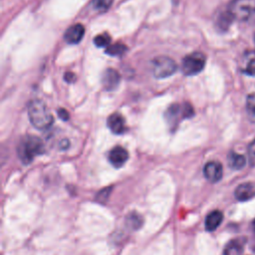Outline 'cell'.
Listing matches in <instances>:
<instances>
[{
    "label": "cell",
    "mask_w": 255,
    "mask_h": 255,
    "mask_svg": "<svg viewBox=\"0 0 255 255\" xmlns=\"http://www.w3.org/2000/svg\"><path fill=\"white\" fill-rule=\"evenodd\" d=\"M28 117L33 127L38 129L49 128L54 121L52 114L41 100H34L29 104Z\"/></svg>",
    "instance_id": "obj_1"
},
{
    "label": "cell",
    "mask_w": 255,
    "mask_h": 255,
    "mask_svg": "<svg viewBox=\"0 0 255 255\" xmlns=\"http://www.w3.org/2000/svg\"><path fill=\"white\" fill-rule=\"evenodd\" d=\"M227 11L235 20L255 24V0H232Z\"/></svg>",
    "instance_id": "obj_2"
},
{
    "label": "cell",
    "mask_w": 255,
    "mask_h": 255,
    "mask_svg": "<svg viewBox=\"0 0 255 255\" xmlns=\"http://www.w3.org/2000/svg\"><path fill=\"white\" fill-rule=\"evenodd\" d=\"M44 144L36 135H25L19 142L17 152L21 161L25 164L30 163L36 155L43 153Z\"/></svg>",
    "instance_id": "obj_3"
},
{
    "label": "cell",
    "mask_w": 255,
    "mask_h": 255,
    "mask_svg": "<svg viewBox=\"0 0 255 255\" xmlns=\"http://www.w3.org/2000/svg\"><path fill=\"white\" fill-rule=\"evenodd\" d=\"M194 114L193 108L190 104L184 103L182 105L173 104L169 106L165 112L166 123L170 128H175L181 119L190 118Z\"/></svg>",
    "instance_id": "obj_4"
},
{
    "label": "cell",
    "mask_w": 255,
    "mask_h": 255,
    "mask_svg": "<svg viewBox=\"0 0 255 255\" xmlns=\"http://www.w3.org/2000/svg\"><path fill=\"white\" fill-rule=\"evenodd\" d=\"M206 57L201 52H193L186 55L181 64L182 72L186 76H193L201 72L205 66Z\"/></svg>",
    "instance_id": "obj_5"
},
{
    "label": "cell",
    "mask_w": 255,
    "mask_h": 255,
    "mask_svg": "<svg viewBox=\"0 0 255 255\" xmlns=\"http://www.w3.org/2000/svg\"><path fill=\"white\" fill-rule=\"evenodd\" d=\"M177 69L175 62L166 56H158L151 62V71L155 78L163 79L171 76Z\"/></svg>",
    "instance_id": "obj_6"
},
{
    "label": "cell",
    "mask_w": 255,
    "mask_h": 255,
    "mask_svg": "<svg viewBox=\"0 0 255 255\" xmlns=\"http://www.w3.org/2000/svg\"><path fill=\"white\" fill-rule=\"evenodd\" d=\"M203 174L205 178L210 182H217L223 175V168L218 161H209L204 165Z\"/></svg>",
    "instance_id": "obj_7"
},
{
    "label": "cell",
    "mask_w": 255,
    "mask_h": 255,
    "mask_svg": "<svg viewBox=\"0 0 255 255\" xmlns=\"http://www.w3.org/2000/svg\"><path fill=\"white\" fill-rule=\"evenodd\" d=\"M121 81V76L118 73L117 70L112 69V68H108L103 76H102V84L105 90L107 91H113L115 90Z\"/></svg>",
    "instance_id": "obj_8"
},
{
    "label": "cell",
    "mask_w": 255,
    "mask_h": 255,
    "mask_svg": "<svg viewBox=\"0 0 255 255\" xmlns=\"http://www.w3.org/2000/svg\"><path fill=\"white\" fill-rule=\"evenodd\" d=\"M85 28L82 24H74L70 26L64 34V39L69 44H78L84 37Z\"/></svg>",
    "instance_id": "obj_9"
},
{
    "label": "cell",
    "mask_w": 255,
    "mask_h": 255,
    "mask_svg": "<svg viewBox=\"0 0 255 255\" xmlns=\"http://www.w3.org/2000/svg\"><path fill=\"white\" fill-rule=\"evenodd\" d=\"M234 195L239 201H247L255 197V184L252 182L239 184L234 191Z\"/></svg>",
    "instance_id": "obj_10"
},
{
    "label": "cell",
    "mask_w": 255,
    "mask_h": 255,
    "mask_svg": "<svg viewBox=\"0 0 255 255\" xmlns=\"http://www.w3.org/2000/svg\"><path fill=\"white\" fill-rule=\"evenodd\" d=\"M128 158V152L123 146H115L109 153V160L115 167H121Z\"/></svg>",
    "instance_id": "obj_11"
},
{
    "label": "cell",
    "mask_w": 255,
    "mask_h": 255,
    "mask_svg": "<svg viewBox=\"0 0 255 255\" xmlns=\"http://www.w3.org/2000/svg\"><path fill=\"white\" fill-rule=\"evenodd\" d=\"M109 128L114 132V133H122L126 129V123L125 119L123 118L122 115L120 114H112L107 121Z\"/></svg>",
    "instance_id": "obj_12"
},
{
    "label": "cell",
    "mask_w": 255,
    "mask_h": 255,
    "mask_svg": "<svg viewBox=\"0 0 255 255\" xmlns=\"http://www.w3.org/2000/svg\"><path fill=\"white\" fill-rule=\"evenodd\" d=\"M223 214L219 210H213L207 214L205 218V229L207 231H214L222 222Z\"/></svg>",
    "instance_id": "obj_13"
},
{
    "label": "cell",
    "mask_w": 255,
    "mask_h": 255,
    "mask_svg": "<svg viewBox=\"0 0 255 255\" xmlns=\"http://www.w3.org/2000/svg\"><path fill=\"white\" fill-rule=\"evenodd\" d=\"M245 239L244 238H236L227 243L224 248V255H241L244 250Z\"/></svg>",
    "instance_id": "obj_14"
},
{
    "label": "cell",
    "mask_w": 255,
    "mask_h": 255,
    "mask_svg": "<svg viewBox=\"0 0 255 255\" xmlns=\"http://www.w3.org/2000/svg\"><path fill=\"white\" fill-rule=\"evenodd\" d=\"M227 160H228V165L232 169H237V170L243 168L245 163H246V159H245L244 155H242L240 153H237V152H234V151H231L228 154Z\"/></svg>",
    "instance_id": "obj_15"
},
{
    "label": "cell",
    "mask_w": 255,
    "mask_h": 255,
    "mask_svg": "<svg viewBox=\"0 0 255 255\" xmlns=\"http://www.w3.org/2000/svg\"><path fill=\"white\" fill-rule=\"evenodd\" d=\"M246 112H247V117L249 121L255 124V93L247 97Z\"/></svg>",
    "instance_id": "obj_16"
},
{
    "label": "cell",
    "mask_w": 255,
    "mask_h": 255,
    "mask_svg": "<svg viewBox=\"0 0 255 255\" xmlns=\"http://www.w3.org/2000/svg\"><path fill=\"white\" fill-rule=\"evenodd\" d=\"M127 51V47L123 43H115L111 44L107 47L106 53L112 56H120L123 55Z\"/></svg>",
    "instance_id": "obj_17"
},
{
    "label": "cell",
    "mask_w": 255,
    "mask_h": 255,
    "mask_svg": "<svg viewBox=\"0 0 255 255\" xmlns=\"http://www.w3.org/2000/svg\"><path fill=\"white\" fill-rule=\"evenodd\" d=\"M142 219L137 213H130L127 216V224L131 229H137L141 225Z\"/></svg>",
    "instance_id": "obj_18"
},
{
    "label": "cell",
    "mask_w": 255,
    "mask_h": 255,
    "mask_svg": "<svg viewBox=\"0 0 255 255\" xmlns=\"http://www.w3.org/2000/svg\"><path fill=\"white\" fill-rule=\"evenodd\" d=\"M114 0H92V6L99 12L107 11L113 4Z\"/></svg>",
    "instance_id": "obj_19"
},
{
    "label": "cell",
    "mask_w": 255,
    "mask_h": 255,
    "mask_svg": "<svg viewBox=\"0 0 255 255\" xmlns=\"http://www.w3.org/2000/svg\"><path fill=\"white\" fill-rule=\"evenodd\" d=\"M94 44L97 47H108L111 45V37L107 33L99 34L94 39Z\"/></svg>",
    "instance_id": "obj_20"
},
{
    "label": "cell",
    "mask_w": 255,
    "mask_h": 255,
    "mask_svg": "<svg viewBox=\"0 0 255 255\" xmlns=\"http://www.w3.org/2000/svg\"><path fill=\"white\" fill-rule=\"evenodd\" d=\"M248 157H249V162L252 166H255V138L253 141L250 143L248 147Z\"/></svg>",
    "instance_id": "obj_21"
},
{
    "label": "cell",
    "mask_w": 255,
    "mask_h": 255,
    "mask_svg": "<svg viewBox=\"0 0 255 255\" xmlns=\"http://www.w3.org/2000/svg\"><path fill=\"white\" fill-rule=\"evenodd\" d=\"M243 73L248 75V76H252L255 77V60H250L249 63L247 64L246 68L243 70Z\"/></svg>",
    "instance_id": "obj_22"
},
{
    "label": "cell",
    "mask_w": 255,
    "mask_h": 255,
    "mask_svg": "<svg viewBox=\"0 0 255 255\" xmlns=\"http://www.w3.org/2000/svg\"><path fill=\"white\" fill-rule=\"evenodd\" d=\"M58 116L63 121L69 120V113L65 109H59L58 110Z\"/></svg>",
    "instance_id": "obj_23"
},
{
    "label": "cell",
    "mask_w": 255,
    "mask_h": 255,
    "mask_svg": "<svg viewBox=\"0 0 255 255\" xmlns=\"http://www.w3.org/2000/svg\"><path fill=\"white\" fill-rule=\"evenodd\" d=\"M64 78H65V81L68 83H74L76 81V75L72 72H67L65 74Z\"/></svg>",
    "instance_id": "obj_24"
},
{
    "label": "cell",
    "mask_w": 255,
    "mask_h": 255,
    "mask_svg": "<svg viewBox=\"0 0 255 255\" xmlns=\"http://www.w3.org/2000/svg\"><path fill=\"white\" fill-rule=\"evenodd\" d=\"M253 228H254V230H255V220L253 221Z\"/></svg>",
    "instance_id": "obj_25"
}]
</instances>
